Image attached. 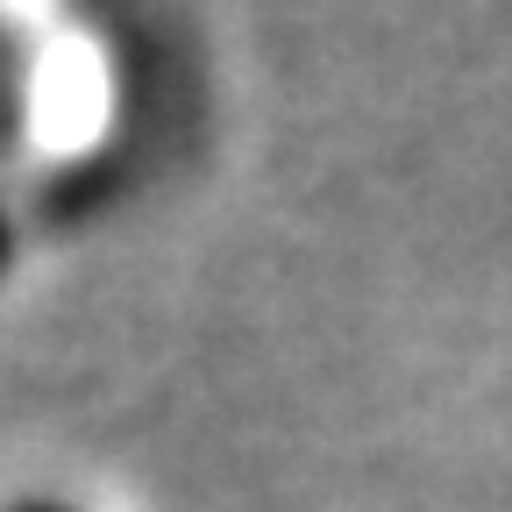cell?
Wrapping results in <instances>:
<instances>
[{"mask_svg": "<svg viewBox=\"0 0 512 512\" xmlns=\"http://www.w3.org/2000/svg\"><path fill=\"white\" fill-rule=\"evenodd\" d=\"M15 512H64V505H43V498H29V505H15Z\"/></svg>", "mask_w": 512, "mask_h": 512, "instance_id": "3957f363", "label": "cell"}, {"mask_svg": "<svg viewBox=\"0 0 512 512\" xmlns=\"http://www.w3.org/2000/svg\"><path fill=\"white\" fill-rule=\"evenodd\" d=\"M8 249H15V235H8V214H0V264H8Z\"/></svg>", "mask_w": 512, "mask_h": 512, "instance_id": "7a4b0ae2", "label": "cell"}, {"mask_svg": "<svg viewBox=\"0 0 512 512\" xmlns=\"http://www.w3.org/2000/svg\"><path fill=\"white\" fill-rule=\"evenodd\" d=\"M22 136V86H15V64H8V50H0V150H8Z\"/></svg>", "mask_w": 512, "mask_h": 512, "instance_id": "6da1fadb", "label": "cell"}]
</instances>
